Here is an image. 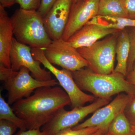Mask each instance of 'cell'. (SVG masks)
<instances>
[{
	"mask_svg": "<svg viewBox=\"0 0 135 135\" xmlns=\"http://www.w3.org/2000/svg\"><path fill=\"white\" fill-rule=\"evenodd\" d=\"M68 105H71V102L67 93L55 86L37 89L31 95L16 101L12 108L25 122L27 130H32L40 129Z\"/></svg>",
	"mask_w": 135,
	"mask_h": 135,
	"instance_id": "6da1fadb",
	"label": "cell"
},
{
	"mask_svg": "<svg viewBox=\"0 0 135 135\" xmlns=\"http://www.w3.org/2000/svg\"><path fill=\"white\" fill-rule=\"evenodd\" d=\"M72 73L80 89L90 92L97 98L112 99V97L117 94L125 93L131 95L135 92V86L119 73L101 74L86 67Z\"/></svg>",
	"mask_w": 135,
	"mask_h": 135,
	"instance_id": "7a4b0ae2",
	"label": "cell"
},
{
	"mask_svg": "<svg viewBox=\"0 0 135 135\" xmlns=\"http://www.w3.org/2000/svg\"><path fill=\"white\" fill-rule=\"evenodd\" d=\"M11 21L15 38L32 48H46L52 40L46 30L43 18L37 11L17 9Z\"/></svg>",
	"mask_w": 135,
	"mask_h": 135,
	"instance_id": "3957f363",
	"label": "cell"
},
{
	"mask_svg": "<svg viewBox=\"0 0 135 135\" xmlns=\"http://www.w3.org/2000/svg\"><path fill=\"white\" fill-rule=\"evenodd\" d=\"M117 33L109 35L89 47L77 49L88 63V68L94 73L101 74H110L113 72Z\"/></svg>",
	"mask_w": 135,
	"mask_h": 135,
	"instance_id": "277c9868",
	"label": "cell"
},
{
	"mask_svg": "<svg viewBox=\"0 0 135 135\" xmlns=\"http://www.w3.org/2000/svg\"><path fill=\"white\" fill-rule=\"evenodd\" d=\"M30 71L22 67L17 71L12 70L9 75L3 81L8 92V103L12 104L31 95L34 90L42 87L55 86L59 84L57 80L52 79L41 81L34 78Z\"/></svg>",
	"mask_w": 135,
	"mask_h": 135,
	"instance_id": "5b68a950",
	"label": "cell"
},
{
	"mask_svg": "<svg viewBox=\"0 0 135 135\" xmlns=\"http://www.w3.org/2000/svg\"><path fill=\"white\" fill-rule=\"evenodd\" d=\"M31 52L33 58L40 61L55 75L70 98L73 109L84 106L87 103L93 102L95 100L94 96L86 94L80 89L74 79L72 72L65 69L59 70L50 62L44 55L43 49L32 48Z\"/></svg>",
	"mask_w": 135,
	"mask_h": 135,
	"instance_id": "8992f818",
	"label": "cell"
},
{
	"mask_svg": "<svg viewBox=\"0 0 135 135\" xmlns=\"http://www.w3.org/2000/svg\"><path fill=\"white\" fill-rule=\"evenodd\" d=\"M112 99L98 98L88 105L73 108L70 111L61 109L55 116L42 127V131L47 135H56L62 131L73 128L90 114L110 103Z\"/></svg>",
	"mask_w": 135,
	"mask_h": 135,
	"instance_id": "52a82bcc",
	"label": "cell"
},
{
	"mask_svg": "<svg viewBox=\"0 0 135 135\" xmlns=\"http://www.w3.org/2000/svg\"><path fill=\"white\" fill-rule=\"evenodd\" d=\"M43 51L46 58L52 64L59 66L70 71L88 67V62L77 49L62 39L52 41L47 47L44 49Z\"/></svg>",
	"mask_w": 135,
	"mask_h": 135,
	"instance_id": "ba28073f",
	"label": "cell"
},
{
	"mask_svg": "<svg viewBox=\"0 0 135 135\" xmlns=\"http://www.w3.org/2000/svg\"><path fill=\"white\" fill-rule=\"evenodd\" d=\"M31 49L30 46L19 42L13 37L10 53L11 69L17 71L22 67H26L34 78L41 81L53 79L51 73L42 68L40 62L33 58Z\"/></svg>",
	"mask_w": 135,
	"mask_h": 135,
	"instance_id": "9c48e42d",
	"label": "cell"
},
{
	"mask_svg": "<svg viewBox=\"0 0 135 135\" xmlns=\"http://www.w3.org/2000/svg\"><path fill=\"white\" fill-rule=\"evenodd\" d=\"M99 0H79L72 2L68 22L62 39L70 37L97 16Z\"/></svg>",
	"mask_w": 135,
	"mask_h": 135,
	"instance_id": "30bf717a",
	"label": "cell"
},
{
	"mask_svg": "<svg viewBox=\"0 0 135 135\" xmlns=\"http://www.w3.org/2000/svg\"><path fill=\"white\" fill-rule=\"evenodd\" d=\"M129 95L125 93L118 94L108 104L98 109L90 118L72 128L74 129L98 127L108 130L112 121L123 110L129 99Z\"/></svg>",
	"mask_w": 135,
	"mask_h": 135,
	"instance_id": "8fae6325",
	"label": "cell"
},
{
	"mask_svg": "<svg viewBox=\"0 0 135 135\" xmlns=\"http://www.w3.org/2000/svg\"><path fill=\"white\" fill-rule=\"evenodd\" d=\"M72 2V0H58L44 18V25L52 40L62 38Z\"/></svg>",
	"mask_w": 135,
	"mask_h": 135,
	"instance_id": "7c38bea8",
	"label": "cell"
},
{
	"mask_svg": "<svg viewBox=\"0 0 135 135\" xmlns=\"http://www.w3.org/2000/svg\"><path fill=\"white\" fill-rule=\"evenodd\" d=\"M120 31L104 28L94 24L87 23L67 41L71 46L77 49L89 47L107 36L118 33Z\"/></svg>",
	"mask_w": 135,
	"mask_h": 135,
	"instance_id": "4fadbf2b",
	"label": "cell"
},
{
	"mask_svg": "<svg viewBox=\"0 0 135 135\" xmlns=\"http://www.w3.org/2000/svg\"><path fill=\"white\" fill-rule=\"evenodd\" d=\"M13 28L5 8L0 5V64L11 68L10 53L13 38Z\"/></svg>",
	"mask_w": 135,
	"mask_h": 135,
	"instance_id": "5bb4252c",
	"label": "cell"
},
{
	"mask_svg": "<svg viewBox=\"0 0 135 135\" xmlns=\"http://www.w3.org/2000/svg\"><path fill=\"white\" fill-rule=\"evenodd\" d=\"M130 51V40L128 32L122 30L117 37L116 48L117 64L114 72L119 73L126 77L128 73V61Z\"/></svg>",
	"mask_w": 135,
	"mask_h": 135,
	"instance_id": "9a60e30c",
	"label": "cell"
},
{
	"mask_svg": "<svg viewBox=\"0 0 135 135\" xmlns=\"http://www.w3.org/2000/svg\"><path fill=\"white\" fill-rule=\"evenodd\" d=\"M104 28L122 31L127 27H135V19L123 17L98 16L88 22Z\"/></svg>",
	"mask_w": 135,
	"mask_h": 135,
	"instance_id": "2e32d148",
	"label": "cell"
},
{
	"mask_svg": "<svg viewBox=\"0 0 135 135\" xmlns=\"http://www.w3.org/2000/svg\"><path fill=\"white\" fill-rule=\"evenodd\" d=\"M98 15L128 18L121 0H99Z\"/></svg>",
	"mask_w": 135,
	"mask_h": 135,
	"instance_id": "e0dca14e",
	"label": "cell"
},
{
	"mask_svg": "<svg viewBox=\"0 0 135 135\" xmlns=\"http://www.w3.org/2000/svg\"><path fill=\"white\" fill-rule=\"evenodd\" d=\"M131 127L132 126L123 110L112 121L107 133L112 135H131Z\"/></svg>",
	"mask_w": 135,
	"mask_h": 135,
	"instance_id": "ac0fdd59",
	"label": "cell"
},
{
	"mask_svg": "<svg viewBox=\"0 0 135 135\" xmlns=\"http://www.w3.org/2000/svg\"><path fill=\"white\" fill-rule=\"evenodd\" d=\"M9 105L0 94V120H5L12 122L20 130H27L25 122L17 116Z\"/></svg>",
	"mask_w": 135,
	"mask_h": 135,
	"instance_id": "d6986e66",
	"label": "cell"
},
{
	"mask_svg": "<svg viewBox=\"0 0 135 135\" xmlns=\"http://www.w3.org/2000/svg\"><path fill=\"white\" fill-rule=\"evenodd\" d=\"M129 96V100L123 112L131 126L135 127V92Z\"/></svg>",
	"mask_w": 135,
	"mask_h": 135,
	"instance_id": "ffe728a7",
	"label": "cell"
},
{
	"mask_svg": "<svg viewBox=\"0 0 135 135\" xmlns=\"http://www.w3.org/2000/svg\"><path fill=\"white\" fill-rule=\"evenodd\" d=\"M101 128L99 127H91L79 129L72 128L67 129L60 131L56 135H90L95 133Z\"/></svg>",
	"mask_w": 135,
	"mask_h": 135,
	"instance_id": "44dd1931",
	"label": "cell"
},
{
	"mask_svg": "<svg viewBox=\"0 0 135 135\" xmlns=\"http://www.w3.org/2000/svg\"><path fill=\"white\" fill-rule=\"evenodd\" d=\"M128 32L130 40V51L128 61V73L132 69L135 61V27H132Z\"/></svg>",
	"mask_w": 135,
	"mask_h": 135,
	"instance_id": "7402d4cb",
	"label": "cell"
},
{
	"mask_svg": "<svg viewBox=\"0 0 135 135\" xmlns=\"http://www.w3.org/2000/svg\"><path fill=\"white\" fill-rule=\"evenodd\" d=\"M41 0H16L20 8L29 11H37L40 5Z\"/></svg>",
	"mask_w": 135,
	"mask_h": 135,
	"instance_id": "603a6c76",
	"label": "cell"
},
{
	"mask_svg": "<svg viewBox=\"0 0 135 135\" xmlns=\"http://www.w3.org/2000/svg\"><path fill=\"white\" fill-rule=\"evenodd\" d=\"M17 127L14 123L5 120H0V135H13Z\"/></svg>",
	"mask_w": 135,
	"mask_h": 135,
	"instance_id": "cb8c5ba5",
	"label": "cell"
},
{
	"mask_svg": "<svg viewBox=\"0 0 135 135\" xmlns=\"http://www.w3.org/2000/svg\"><path fill=\"white\" fill-rule=\"evenodd\" d=\"M57 1L58 0H41L40 5L37 11L44 18Z\"/></svg>",
	"mask_w": 135,
	"mask_h": 135,
	"instance_id": "d4e9b609",
	"label": "cell"
},
{
	"mask_svg": "<svg viewBox=\"0 0 135 135\" xmlns=\"http://www.w3.org/2000/svg\"><path fill=\"white\" fill-rule=\"evenodd\" d=\"M128 17L135 19V0H121Z\"/></svg>",
	"mask_w": 135,
	"mask_h": 135,
	"instance_id": "484cf974",
	"label": "cell"
},
{
	"mask_svg": "<svg viewBox=\"0 0 135 135\" xmlns=\"http://www.w3.org/2000/svg\"><path fill=\"white\" fill-rule=\"evenodd\" d=\"M16 135H47L40 129L20 130Z\"/></svg>",
	"mask_w": 135,
	"mask_h": 135,
	"instance_id": "4316f807",
	"label": "cell"
},
{
	"mask_svg": "<svg viewBox=\"0 0 135 135\" xmlns=\"http://www.w3.org/2000/svg\"><path fill=\"white\" fill-rule=\"evenodd\" d=\"M126 80L130 84L135 86V61L132 69L126 77Z\"/></svg>",
	"mask_w": 135,
	"mask_h": 135,
	"instance_id": "83f0119b",
	"label": "cell"
},
{
	"mask_svg": "<svg viewBox=\"0 0 135 135\" xmlns=\"http://www.w3.org/2000/svg\"><path fill=\"white\" fill-rule=\"evenodd\" d=\"M16 0H0V5L4 8L10 7L16 3Z\"/></svg>",
	"mask_w": 135,
	"mask_h": 135,
	"instance_id": "f1b7e54d",
	"label": "cell"
},
{
	"mask_svg": "<svg viewBox=\"0 0 135 135\" xmlns=\"http://www.w3.org/2000/svg\"><path fill=\"white\" fill-rule=\"evenodd\" d=\"M107 131H108L107 129L101 128L96 132L95 133H93L90 135H105L107 133Z\"/></svg>",
	"mask_w": 135,
	"mask_h": 135,
	"instance_id": "f546056e",
	"label": "cell"
},
{
	"mask_svg": "<svg viewBox=\"0 0 135 135\" xmlns=\"http://www.w3.org/2000/svg\"><path fill=\"white\" fill-rule=\"evenodd\" d=\"M131 135H135V127L132 126Z\"/></svg>",
	"mask_w": 135,
	"mask_h": 135,
	"instance_id": "4dcf8cb0",
	"label": "cell"
},
{
	"mask_svg": "<svg viewBox=\"0 0 135 135\" xmlns=\"http://www.w3.org/2000/svg\"><path fill=\"white\" fill-rule=\"evenodd\" d=\"M78 1H79V0H72V2H76Z\"/></svg>",
	"mask_w": 135,
	"mask_h": 135,
	"instance_id": "1f68e13d",
	"label": "cell"
},
{
	"mask_svg": "<svg viewBox=\"0 0 135 135\" xmlns=\"http://www.w3.org/2000/svg\"><path fill=\"white\" fill-rule=\"evenodd\" d=\"M105 135H111V134H108V133H107H107H106V134H105Z\"/></svg>",
	"mask_w": 135,
	"mask_h": 135,
	"instance_id": "d6a6232c",
	"label": "cell"
}]
</instances>
